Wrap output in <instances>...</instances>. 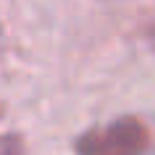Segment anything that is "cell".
Instances as JSON below:
<instances>
[{
	"instance_id": "obj_4",
	"label": "cell",
	"mask_w": 155,
	"mask_h": 155,
	"mask_svg": "<svg viewBox=\"0 0 155 155\" xmlns=\"http://www.w3.org/2000/svg\"><path fill=\"white\" fill-rule=\"evenodd\" d=\"M153 41H155V28H153Z\"/></svg>"
},
{
	"instance_id": "obj_1",
	"label": "cell",
	"mask_w": 155,
	"mask_h": 155,
	"mask_svg": "<svg viewBox=\"0 0 155 155\" xmlns=\"http://www.w3.org/2000/svg\"><path fill=\"white\" fill-rule=\"evenodd\" d=\"M104 142L109 155H137L147 147V127L134 116L116 119L104 132Z\"/></svg>"
},
{
	"instance_id": "obj_2",
	"label": "cell",
	"mask_w": 155,
	"mask_h": 155,
	"mask_svg": "<svg viewBox=\"0 0 155 155\" xmlns=\"http://www.w3.org/2000/svg\"><path fill=\"white\" fill-rule=\"evenodd\" d=\"M78 155H109L101 132H88L85 137L78 140Z\"/></svg>"
},
{
	"instance_id": "obj_3",
	"label": "cell",
	"mask_w": 155,
	"mask_h": 155,
	"mask_svg": "<svg viewBox=\"0 0 155 155\" xmlns=\"http://www.w3.org/2000/svg\"><path fill=\"white\" fill-rule=\"evenodd\" d=\"M0 155H23V142L16 134H3L0 137Z\"/></svg>"
}]
</instances>
